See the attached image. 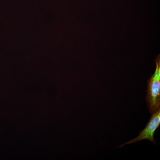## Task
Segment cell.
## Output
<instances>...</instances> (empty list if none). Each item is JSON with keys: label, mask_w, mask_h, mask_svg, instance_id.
I'll return each mask as SVG.
<instances>
[{"label": "cell", "mask_w": 160, "mask_h": 160, "mask_svg": "<svg viewBox=\"0 0 160 160\" xmlns=\"http://www.w3.org/2000/svg\"><path fill=\"white\" fill-rule=\"evenodd\" d=\"M156 66L154 73L147 81L145 100L151 114L160 109V58L159 55L155 60Z\"/></svg>", "instance_id": "obj_1"}, {"label": "cell", "mask_w": 160, "mask_h": 160, "mask_svg": "<svg viewBox=\"0 0 160 160\" xmlns=\"http://www.w3.org/2000/svg\"><path fill=\"white\" fill-rule=\"evenodd\" d=\"M160 124V109L153 114L145 127L136 137L128 142L120 145L118 147L122 148L127 144L136 143L143 140L147 139L151 141L153 143L157 145L156 141L154 139L153 135L155 131L159 127Z\"/></svg>", "instance_id": "obj_2"}]
</instances>
